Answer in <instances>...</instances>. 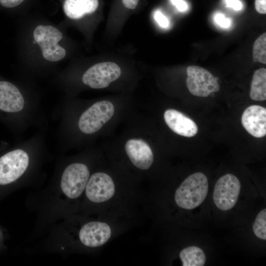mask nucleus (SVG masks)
<instances>
[{
  "mask_svg": "<svg viewBox=\"0 0 266 266\" xmlns=\"http://www.w3.org/2000/svg\"><path fill=\"white\" fill-rule=\"evenodd\" d=\"M84 192L89 201L101 207L104 219L115 221L129 214L139 197L137 189L120 187L104 172L90 176Z\"/></svg>",
  "mask_w": 266,
  "mask_h": 266,
  "instance_id": "1",
  "label": "nucleus"
},
{
  "mask_svg": "<svg viewBox=\"0 0 266 266\" xmlns=\"http://www.w3.org/2000/svg\"><path fill=\"white\" fill-rule=\"evenodd\" d=\"M208 191L207 178L201 172H196L187 177L176 189L174 201L180 208L192 209L203 202Z\"/></svg>",
  "mask_w": 266,
  "mask_h": 266,
  "instance_id": "2",
  "label": "nucleus"
},
{
  "mask_svg": "<svg viewBox=\"0 0 266 266\" xmlns=\"http://www.w3.org/2000/svg\"><path fill=\"white\" fill-rule=\"evenodd\" d=\"M117 221L104 219L84 224L78 233L81 243L89 248H99L106 244L117 233Z\"/></svg>",
  "mask_w": 266,
  "mask_h": 266,
  "instance_id": "3",
  "label": "nucleus"
},
{
  "mask_svg": "<svg viewBox=\"0 0 266 266\" xmlns=\"http://www.w3.org/2000/svg\"><path fill=\"white\" fill-rule=\"evenodd\" d=\"M33 37L46 60L56 62L63 59L66 56L65 49L58 44L63 35L57 28L49 25L37 26L33 32Z\"/></svg>",
  "mask_w": 266,
  "mask_h": 266,
  "instance_id": "4",
  "label": "nucleus"
},
{
  "mask_svg": "<svg viewBox=\"0 0 266 266\" xmlns=\"http://www.w3.org/2000/svg\"><path fill=\"white\" fill-rule=\"evenodd\" d=\"M114 113V107L110 101H98L82 114L78 121V127L84 133H95L112 118Z\"/></svg>",
  "mask_w": 266,
  "mask_h": 266,
  "instance_id": "5",
  "label": "nucleus"
},
{
  "mask_svg": "<svg viewBox=\"0 0 266 266\" xmlns=\"http://www.w3.org/2000/svg\"><path fill=\"white\" fill-rule=\"evenodd\" d=\"M88 166L83 164L75 163L68 166L64 170L61 181V187L64 194L74 200L84 192L90 178Z\"/></svg>",
  "mask_w": 266,
  "mask_h": 266,
  "instance_id": "6",
  "label": "nucleus"
},
{
  "mask_svg": "<svg viewBox=\"0 0 266 266\" xmlns=\"http://www.w3.org/2000/svg\"><path fill=\"white\" fill-rule=\"evenodd\" d=\"M186 85L193 95L206 97L220 90L218 78L207 69L197 66H190L187 68Z\"/></svg>",
  "mask_w": 266,
  "mask_h": 266,
  "instance_id": "7",
  "label": "nucleus"
},
{
  "mask_svg": "<svg viewBox=\"0 0 266 266\" xmlns=\"http://www.w3.org/2000/svg\"><path fill=\"white\" fill-rule=\"evenodd\" d=\"M241 185L235 175L228 173L221 177L214 186L213 199L215 205L227 211L235 205L240 192Z\"/></svg>",
  "mask_w": 266,
  "mask_h": 266,
  "instance_id": "8",
  "label": "nucleus"
},
{
  "mask_svg": "<svg viewBox=\"0 0 266 266\" xmlns=\"http://www.w3.org/2000/svg\"><path fill=\"white\" fill-rule=\"evenodd\" d=\"M29 163L28 154L23 150L11 151L0 158V185L11 183L26 171Z\"/></svg>",
  "mask_w": 266,
  "mask_h": 266,
  "instance_id": "9",
  "label": "nucleus"
},
{
  "mask_svg": "<svg viewBox=\"0 0 266 266\" xmlns=\"http://www.w3.org/2000/svg\"><path fill=\"white\" fill-rule=\"evenodd\" d=\"M119 66L115 63L105 62L94 65L84 73L82 82L93 89L106 88L121 75Z\"/></svg>",
  "mask_w": 266,
  "mask_h": 266,
  "instance_id": "10",
  "label": "nucleus"
},
{
  "mask_svg": "<svg viewBox=\"0 0 266 266\" xmlns=\"http://www.w3.org/2000/svg\"><path fill=\"white\" fill-rule=\"evenodd\" d=\"M125 149L132 164L142 170L149 169L154 162V155L149 144L140 138L128 140Z\"/></svg>",
  "mask_w": 266,
  "mask_h": 266,
  "instance_id": "11",
  "label": "nucleus"
},
{
  "mask_svg": "<svg viewBox=\"0 0 266 266\" xmlns=\"http://www.w3.org/2000/svg\"><path fill=\"white\" fill-rule=\"evenodd\" d=\"M241 123L252 136L264 137L266 134V109L257 105L249 106L242 114Z\"/></svg>",
  "mask_w": 266,
  "mask_h": 266,
  "instance_id": "12",
  "label": "nucleus"
},
{
  "mask_svg": "<svg viewBox=\"0 0 266 266\" xmlns=\"http://www.w3.org/2000/svg\"><path fill=\"white\" fill-rule=\"evenodd\" d=\"M164 117L168 127L177 134L190 137L198 132V126L193 120L175 109L166 110Z\"/></svg>",
  "mask_w": 266,
  "mask_h": 266,
  "instance_id": "13",
  "label": "nucleus"
},
{
  "mask_svg": "<svg viewBox=\"0 0 266 266\" xmlns=\"http://www.w3.org/2000/svg\"><path fill=\"white\" fill-rule=\"evenodd\" d=\"M25 101L19 89L12 83L0 81V109L17 112L23 109Z\"/></svg>",
  "mask_w": 266,
  "mask_h": 266,
  "instance_id": "14",
  "label": "nucleus"
},
{
  "mask_svg": "<svg viewBox=\"0 0 266 266\" xmlns=\"http://www.w3.org/2000/svg\"><path fill=\"white\" fill-rule=\"evenodd\" d=\"M98 5V0H65L63 8L68 17L78 19L86 14L94 12Z\"/></svg>",
  "mask_w": 266,
  "mask_h": 266,
  "instance_id": "15",
  "label": "nucleus"
},
{
  "mask_svg": "<svg viewBox=\"0 0 266 266\" xmlns=\"http://www.w3.org/2000/svg\"><path fill=\"white\" fill-rule=\"evenodd\" d=\"M250 96L251 99L262 101L266 99V69L256 70L253 76Z\"/></svg>",
  "mask_w": 266,
  "mask_h": 266,
  "instance_id": "16",
  "label": "nucleus"
},
{
  "mask_svg": "<svg viewBox=\"0 0 266 266\" xmlns=\"http://www.w3.org/2000/svg\"><path fill=\"white\" fill-rule=\"evenodd\" d=\"M179 257L183 266H203L206 260L204 251L195 246L183 249L179 253Z\"/></svg>",
  "mask_w": 266,
  "mask_h": 266,
  "instance_id": "17",
  "label": "nucleus"
},
{
  "mask_svg": "<svg viewBox=\"0 0 266 266\" xmlns=\"http://www.w3.org/2000/svg\"><path fill=\"white\" fill-rule=\"evenodd\" d=\"M253 59L255 62L266 64V33L255 40L253 47Z\"/></svg>",
  "mask_w": 266,
  "mask_h": 266,
  "instance_id": "18",
  "label": "nucleus"
},
{
  "mask_svg": "<svg viewBox=\"0 0 266 266\" xmlns=\"http://www.w3.org/2000/svg\"><path fill=\"white\" fill-rule=\"evenodd\" d=\"M253 231L255 235L263 240L266 239V209H262L257 215L253 223Z\"/></svg>",
  "mask_w": 266,
  "mask_h": 266,
  "instance_id": "19",
  "label": "nucleus"
},
{
  "mask_svg": "<svg viewBox=\"0 0 266 266\" xmlns=\"http://www.w3.org/2000/svg\"><path fill=\"white\" fill-rule=\"evenodd\" d=\"M154 17L161 27L166 28L168 27L169 21L167 18L160 11L157 10L154 13Z\"/></svg>",
  "mask_w": 266,
  "mask_h": 266,
  "instance_id": "20",
  "label": "nucleus"
},
{
  "mask_svg": "<svg viewBox=\"0 0 266 266\" xmlns=\"http://www.w3.org/2000/svg\"><path fill=\"white\" fill-rule=\"evenodd\" d=\"M214 20L216 23L221 27L227 28L230 25V20L226 18L222 13H217L214 17Z\"/></svg>",
  "mask_w": 266,
  "mask_h": 266,
  "instance_id": "21",
  "label": "nucleus"
},
{
  "mask_svg": "<svg viewBox=\"0 0 266 266\" xmlns=\"http://www.w3.org/2000/svg\"><path fill=\"white\" fill-rule=\"evenodd\" d=\"M255 7L256 11L261 14L266 13V0H255Z\"/></svg>",
  "mask_w": 266,
  "mask_h": 266,
  "instance_id": "22",
  "label": "nucleus"
},
{
  "mask_svg": "<svg viewBox=\"0 0 266 266\" xmlns=\"http://www.w3.org/2000/svg\"><path fill=\"white\" fill-rule=\"evenodd\" d=\"M24 0H0L1 5L7 8L15 7L21 3Z\"/></svg>",
  "mask_w": 266,
  "mask_h": 266,
  "instance_id": "23",
  "label": "nucleus"
},
{
  "mask_svg": "<svg viewBox=\"0 0 266 266\" xmlns=\"http://www.w3.org/2000/svg\"><path fill=\"white\" fill-rule=\"evenodd\" d=\"M171 3L175 6L176 8L180 11H186L188 8V5L184 0H170Z\"/></svg>",
  "mask_w": 266,
  "mask_h": 266,
  "instance_id": "24",
  "label": "nucleus"
},
{
  "mask_svg": "<svg viewBox=\"0 0 266 266\" xmlns=\"http://www.w3.org/2000/svg\"><path fill=\"white\" fill-rule=\"evenodd\" d=\"M227 6L235 10L241 9L242 4L239 0H225Z\"/></svg>",
  "mask_w": 266,
  "mask_h": 266,
  "instance_id": "25",
  "label": "nucleus"
},
{
  "mask_svg": "<svg viewBox=\"0 0 266 266\" xmlns=\"http://www.w3.org/2000/svg\"><path fill=\"white\" fill-rule=\"evenodd\" d=\"M139 0H122L124 5L127 8L134 9L136 8Z\"/></svg>",
  "mask_w": 266,
  "mask_h": 266,
  "instance_id": "26",
  "label": "nucleus"
}]
</instances>
